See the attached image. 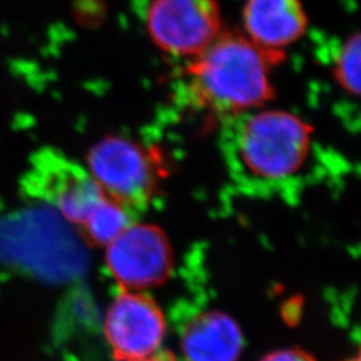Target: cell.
Listing matches in <instances>:
<instances>
[{"instance_id":"6da1fadb","label":"cell","mask_w":361,"mask_h":361,"mask_svg":"<svg viewBox=\"0 0 361 361\" xmlns=\"http://www.w3.org/2000/svg\"><path fill=\"white\" fill-rule=\"evenodd\" d=\"M279 62L244 34L222 31L189 61L186 77L190 94L201 107L216 114L250 113L273 99L271 66Z\"/></svg>"},{"instance_id":"7a4b0ae2","label":"cell","mask_w":361,"mask_h":361,"mask_svg":"<svg viewBox=\"0 0 361 361\" xmlns=\"http://www.w3.org/2000/svg\"><path fill=\"white\" fill-rule=\"evenodd\" d=\"M310 125L285 110H259L246 116L235 133L233 164L244 180L276 185L290 180L310 154Z\"/></svg>"},{"instance_id":"3957f363","label":"cell","mask_w":361,"mask_h":361,"mask_svg":"<svg viewBox=\"0 0 361 361\" xmlns=\"http://www.w3.org/2000/svg\"><path fill=\"white\" fill-rule=\"evenodd\" d=\"M42 207L0 222V259L50 281L80 274L85 250L66 226V219Z\"/></svg>"},{"instance_id":"277c9868","label":"cell","mask_w":361,"mask_h":361,"mask_svg":"<svg viewBox=\"0 0 361 361\" xmlns=\"http://www.w3.org/2000/svg\"><path fill=\"white\" fill-rule=\"evenodd\" d=\"M146 30L158 50L188 61L204 51L224 31L217 0H152Z\"/></svg>"},{"instance_id":"5b68a950","label":"cell","mask_w":361,"mask_h":361,"mask_svg":"<svg viewBox=\"0 0 361 361\" xmlns=\"http://www.w3.org/2000/svg\"><path fill=\"white\" fill-rule=\"evenodd\" d=\"M89 166L104 194L123 207H142L154 193L153 161L130 140L109 137L99 141L91 149Z\"/></svg>"},{"instance_id":"8992f818","label":"cell","mask_w":361,"mask_h":361,"mask_svg":"<svg viewBox=\"0 0 361 361\" xmlns=\"http://www.w3.org/2000/svg\"><path fill=\"white\" fill-rule=\"evenodd\" d=\"M106 262L119 284L141 292L168 277L171 268L168 238L152 225L130 224L107 245Z\"/></svg>"},{"instance_id":"52a82bcc","label":"cell","mask_w":361,"mask_h":361,"mask_svg":"<svg viewBox=\"0 0 361 361\" xmlns=\"http://www.w3.org/2000/svg\"><path fill=\"white\" fill-rule=\"evenodd\" d=\"M165 331V317L158 305L134 290L116 297L104 320V335L121 361L143 360L157 355Z\"/></svg>"},{"instance_id":"ba28073f","label":"cell","mask_w":361,"mask_h":361,"mask_svg":"<svg viewBox=\"0 0 361 361\" xmlns=\"http://www.w3.org/2000/svg\"><path fill=\"white\" fill-rule=\"evenodd\" d=\"M308 25L301 0H245L243 7V34L279 61L304 37Z\"/></svg>"},{"instance_id":"9c48e42d","label":"cell","mask_w":361,"mask_h":361,"mask_svg":"<svg viewBox=\"0 0 361 361\" xmlns=\"http://www.w3.org/2000/svg\"><path fill=\"white\" fill-rule=\"evenodd\" d=\"M243 344L238 325L221 312L197 314L180 335L188 361H238Z\"/></svg>"},{"instance_id":"30bf717a","label":"cell","mask_w":361,"mask_h":361,"mask_svg":"<svg viewBox=\"0 0 361 361\" xmlns=\"http://www.w3.org/2000/svg\"><path fill=\"white\" fill-rule=\"evenodd\" d=\"M106 197L92 176L80 170H66L59 174L54 190L59 214L66 221L80 226Z\"/></svg>"},{"instance_id":"8fae6325","label":"cell","mask_w":361,"mask_h":361,"mask_svg":"<svg viewBox=\"0 0 361 361\" xmlns=\"http://www.w3.org/2000/svg\"><path fill=\"white\" fill-rule=\"evenodd\" d=\"M131 224L128 207L110 197L104 201L82 225L86 235L97 245L107 246Z\"/></svg>"},{"instance_id":"7c38bea8","label":"cell","mask_w":361,"mask_h":361,"mask_svg":"<svg viewBox=\"0 0 361 361\" xmlns=\"http://www.w3.org/2000/svg\"><path fill=\"white\" fill-rule=\"evenodd\" d=\"M360 34L343 42L336 54L334 75L337 85L353 97L360 94Z\"/></svg>"},{"instance_id":"4fadbf2b","label":"cell","mask_w":361,"mask_h":361,"mask_svg":"<svg viewBox=\"0 0 361 361\" xmlns=\"http://www.w3.org/2000/svg\"><path fill=\"white\" fill-rule=\"evenodd\" d=\"M262 361H314L308 353L297 349H285L274 352Z\"/></svg>"},{"instance_id":"5bb4252c","label":"cell","mask_w":361,"mask_h":361,"mask_svg":"<svg viewBox=\"0 0 361 361\" xmlns=\"http://www.w3.org/2000/svg\"><path fill=\"white\" fill-rule=\"evenodd\" d=\"M138 361H176L171 356H168V355H154V356H152V357H147V359H143V360Z\"/></svg>"},{"instance_id":"9a60e30c","label":"cell","mask_w":361,"mask_h":361,"mask_svg":"<svg viewBox=\"0 0 361 361\" xmlns=\"http://www.w3.org/2000/svg\"><path fill=\"white\" fill-rule=\"evenodd\" d=\"M348 361H360V359H359V356H356L355 359H350V360Z\"/></svg>"}]
</instances>
